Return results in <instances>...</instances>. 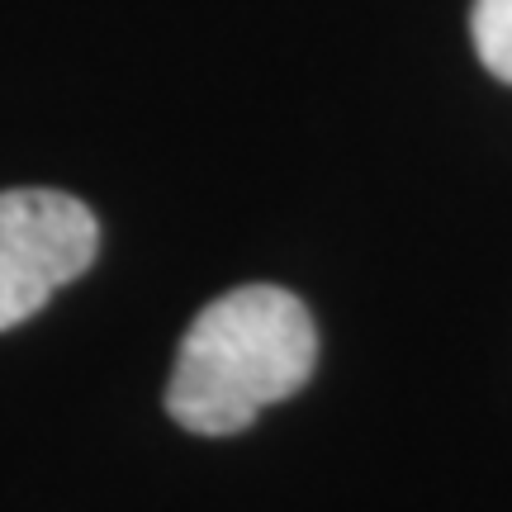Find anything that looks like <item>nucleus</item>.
<instances>
[{"mask_svg": "<svg viewBox=\"0 0 512 512\" xmlns=\"http://www.w3.org/2000/svg\"><path fill=\"white\" fill-rule=\"evenodd\" d=\"M313 366L318 328L304 299L280 285H238L185 328L166 413L195 437H233L261 408L299 394Z\"/></svg>", "mask_w": 512, "mask_h": 512, "instance_id": "nucleus-1", "label": "nucleus"}, {"mask_svg": "<svg viewBox=\"0 0 512 512\" xmlns=\"http://www.w3.org/2000/svg\"><path fill=\"white\" fill-rule=\"evenodd\" d=\"M100 256V223L67 190H0V332L29 323Z\"/></svg>", "mask_w": 512, "mask_h": 512, "instance_id": "nucleus-2", "label": "nucleus"}, {"mask_svg": "<svg viewBox=\"0 0 512 512\" xmlns=\"http://www.w3.org/2000/svg\"><path fill=\"white\" fill-rule=\"evenodd\" d=\"M470 38L479 62L512 86V0H475L470 10Z\"/></svg>", "mask_w": 512, "mask_h": 512, "instance_id": "nucleus-3", "label": "nucleus"}]
</instances>
